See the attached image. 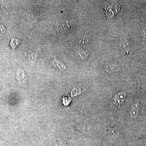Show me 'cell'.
I'll use <instances>...</instances> for the list:
<instances>
[{
	"label": "cell",
	"instance_id": "cell-1",
	"mask_svg": "<svg viewBox=\"0 0 146 146\" xmlns=\"http://www.w3.org/2000/svg\"><path fill=\"white\" fill-rule=\"evenodd\" d=\"M16 78L18 84L22 86L26 84L27 82V76L26 73L22 69H19L16 72Z\"/></svg>",
	"mask_w": 146,
	"mask_h": 146
},
{
	"label": "cell",
	"instance_id": "cell-2",
	"mask_svg": "<svg viewBox=\"0 0 146 146\" xmlns=\"http://www.w3.org/2000/svg\"><path fill=\"white\" fill-rule=\"evenodd\" d=\"M125 98L126 93L125 92H121L114 96L112 100L114 104L117 106H119L123 103L125 100Z\"/></svg>",
	"mask_w": 146,
	"mask_h": 146
},
{
	"label": "cell",
	"instance_id": "cell-3",
	"mask_svg": "<svg viewBox=\"0 0 146 146\" xmlns=\"http://www.w3.org/2000/svg\"><path fill=\"white\" fill-rule=\"evenodd\" d=\"M104 70L108 72L112 73L118 72L120 70V67L117 64L115 63H108L104 66Z\"/></svg>",
	"mask_w": 146,
	"mask_h": 146
},
{
	"label": "cell",
	"instance_id": "cell-4",
	"mask_svg": "<svg viewBox=\"0 0 146 146\" xmlns=\"http://www.w3.org/2000/svg\"><path fill=\"white\" fill-rule=\"evenodd\" d=\"M119 46L121 48L126 49L129 47V42L125 37H120L119 40Z\"/></svg>",
	"mask_w": 146,
	"mask_h": 146
},
{
	"label": "cell",
	"instance_id": "cell-5",
	"mask_svg": "<svg viewBox=\"0 0 146 146\" xmlns=\"http://www.w3.org/2000/svg\"><path fill=\"white\" fill-rule=\"evenodd\" d=\"M52 63L53 65L56 68L60 70H65L66 69V67L63 63H61V61L58 59H54L52 60Z\"/></svg>",
	"mask_w": 146,
	"mask_h": 146
},
{
	"label": "cell",
	"instance_id": "cell-6",
	"mask_svg": "<svg viewBox=\"0 0 146 146\" xmlns=\"http://www.w3.org/2000/svg\"><path fill=\"white\" fill-rule=\"evenodd\" d=\"M76 56L79 59L84 60L88 57L89 53L85 50H80L76 53Z\"/></svg>",
	"mask_w": 146,
	"mask_h": 146
},
{
	"label": "cell",
	"instance_id": "cell-7",
	"mask_svg": "<svg viewBox=\"0 0 146 146\" xmlns=\"http://www.w3.org/2000/svg\"><path fill=\"white\" fill-rule=\"evenodd\" d=\"M89 39L88 38V36L85 35L81 37L80 39L79 40V42L80 45L82 46H85L88 45L89 43Z\"/></svg>",
	"mask_w": 146,
	"mask_h": 146
},
{
	"label": "cell",
	"instance_id": "cell-8",
	"mask_svg": "<svg viewBox=\"0 0 146 146\" xmlns=\"http://www.w3.org/2000/svg\"><path fill=\"white\" fill-rule=\"evenodd\" d=\"M6 31L5 27L3 25H0V33H3Z\"/></svg>",
	"mask_w": 146,
	"mask_h": 146
},
{
	"label": "cell",
	"instance_id": "cell-9",
	"mask_svg": "<svg viewBox=\"0 0 146 146\" xmlns=\"http://www.w3.org/2000/svg\"><path fill=\"white\" fill-rule=\"evenodd\" d=\"M141 35H142V37H143V40L146 42V29L142 31Z\"/></svg>",
	"mask_w": 146,
	"mask_h": 146
}]
</instances>
